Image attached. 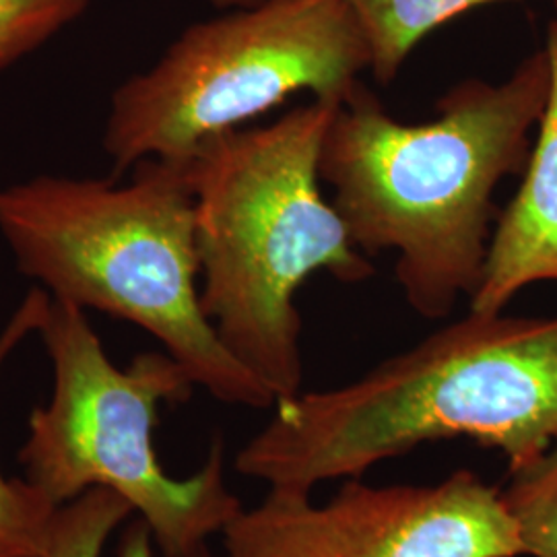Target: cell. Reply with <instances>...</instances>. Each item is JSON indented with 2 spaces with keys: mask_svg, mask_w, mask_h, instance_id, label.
I'll return each instance as SVG.
<instances>
[{
  "mask_svg": "<svg viewBox=\"0 0 557 557\" xmlns=\"http://www.w3.org/2000/svg\"><path fill=\"white\" fill-rule=\"evenodd\" d=\"M89 0H0V75L79 20Z\"/></svg>",
  "mask_w": 557,
  "mask_h": 557,
  "instance_id": "obj_13",
  "label": "cell"
},
{
  "mask_svg": "<svg viewBox=\"0 0 557 557\" xmlns=\"http://www.w3.org/2000/svg\"><path fill=\"white\" fill-rule=\"evenodd\" d=\"M498 448L510 473L557 444V319L469 310L358 380L278 400L236 455L242 478L312 494L423 444Z\"/></svg>",
  "mask_w": 557,
  "mask_h": 557,
  "instance_id": "obj_2",
  "label": "cell"
},
{
  "mask_svg": "<svg viewBox=\"0 0 557 557\" xmlns=\"http://www.w3.org/2000/svg\"><path fill=\"white\" fill-rule=\"evenodd\" d=\"M52 363V397L32 411L20 450L23 475L54 508L106 487L143 518L163 557H188L244 508L225 483L220 438L195 475L170 478L153 446L163 403L193 397L195 382L165 351L126 368L108 358L85 310L50 298L38 333Z\"/></svg>",
  "mask_w": 557,
  "mask_h": 557,
  "instance_id": "obj_5",
  "label": "cell"
},
{
  "mask_svg": "<svg viewBox=\"0 0 557 557\" xmlns=\"http://www.w3.org/2000/svg\"><path fill=\"white\" fill-rule=\"evenodd\" d=\"M133 517V506L116 492L87 490L60 506L40 549L29 557H101L108 541Z\"/></svg>",
  "mask_w": 557,
  "mask_h": 557,
  "instance_id": "obj_11",
  "label": "cell"
},
{
  "mask_svg": "<svg viewBox=\"0 0 557 557\" xmlns=\"http://www.w3.org/2000/svg\"><path fill=\"white\" fill-rule=\"evenodd\" d=\"M556 7H557V0H556Z\"/></svg>",
  "mask_w": 557,
  "mask_h": 557,
  "instance_id": "obj_16",
  "label": "cell"
},
{
  "mask_svg": "<svg viewBox=\"0 0 557 557\" xmlns=\"http://www.w3.org/2000/svg\"><path fill=\"white\" fill-rule=\"evenodd\" d=\"M156 549L158 547H156V541H153V535H151L147 522L135 515L122 527L114 557H158L156 556ZM188 557L223 556H215L209 547H202V549Z\"/></svg>",
  "mask_w": 557,
  "mask_h": 557,
  "instance_id": "obj_14",
  "label": "cell"
},
{
  "mask_svg": "<svg viewBox=\"0 0 557 557\" xmlns=\"http://www.w3.org/2000/svg\"><path fill=\"white\" fill-rule=\"evenodd\" d=\"M338 101L312 98L267 126L221 133L186 160L202 312L277 403L304 393L296 294L306 278L319 271L343 283L374 275L320 193V147Z\"/></svg>",
  "mask_w": 557,
  "mask_h": 557,
  "instance_id": "obj_3",
  "label": "cell"
},
{
  "mask_svg": "<svg viewBox=\"0 0 557 557\" xmlns=\"http://www.w3.org/2000/svg\"><path fill=\"white\" fill-rule=\"evenodd\" d=\"M508 0H345L370 50V73L388 85L425 36L448 21Z\"/></svg>",
  "mask_w": 557,
  "mask_h": 557,
  "instance_id": "obj_9",
  "label": "cell"
},
{
  "mask_svg": "<svg viewBox=\"0 0 557 557\" xmlns=\"http://www.w3.org/2000/svg\"><path fill=\"white\" fill-rule=\"evenodd\" d=\"M221 537L223 557L527 556L504 492L467 469L434 485L349 478L324 504L269 487Z\"/></svg>",
  "mask_w": 557,
  "mask_h": 557,
  "instance_id": "obj_7",
  "label": "cell"
},
{
  "mask_svg": "<svg viewBox=\"0 0 557 557\" xmlns=\"http://www.w3.org/2000/svg\"><path fill=\"white\" fill-rule=\"evenodd\" d=\"M213 7L218 9H225V11H234V9H248V7H255L262 0H209Z\"/></svg>",
  "mask_w": 557,
  "mask_h": 557,
  "instance_id": "obj_15",
  "label": "cell"
},
{
  "mask_svg": "<svg viewBox=\"0 0 557 557\" xmlns=\"http://www.w3.org/2000/svg\"><path fill=\"white\" fill-rule=\"evenodd\" d=\"M549 96L517 197L498 215L471 310L499 314L527 285L557 281V20L547 27Z\"/></svg>",
  "mask_w": 557,
  "mask_h": 557,
  "instance_id": "obj_8",
  "label": "cell"
},
{
  "mask_svg": "<svg viewBox=\"0 0 557 557\" xmlns=\"http://www.w3.org/2000/svg\"><path fill=\"white\" fill-rule=\"evenodd\" d=\"M549 83L539 50L502 83L460 81L428 122L393 119L361 81L338 101L320 180L366 257L397 252L398 285L419 317L446 319L478 292L498 218L494 193L524 174Z\"/></svg>",
  "mask_w": 557,
  "mask_h": 557,
  "instance_id": "obj_1",
  "label": "cell"
},
{
  "mask_svg": "<svg viewBox=\"0 0 557 557\" xmlns=\"http://www.w3.org/2000/svg\"><path fill=\"white\" fill-rule=\"evenodd\" d=\"M510 478L504 498L527 556L557 557V444Z\"/></svg>",
  "mask_w": 557,
  "mask_h": 557,
  "instance_id": "obj_12",
  "label": "cell"
},
{
  "mask_svg": "<svg viewBox=\"0 0 557 557\" xmlns=\"http://www.w3.org/2000/svg\"><path fill=\"white\" fill-rule=\"evenodd\" d=\"M50 294L34 287L0 333V370L25 337L38 333ZM59 508L23 478H9L0 469V557L34 556L44 543L48 524Z\"/></svg>",
  "mask_w": 557,
  "mask_h": 557,
  "instance_id": "obj_10",
  "label": "cell"
},
{
  "mask_svg": "<svg viewBox=\"0 0 557 557\" xmlns=\"http://www.w3.org/2000/svg\"><path fill=\"white\" fill-rule=\"evenodd\" d=\"M370 71L345 0H262L186 27L160 60L116 87L103 151L120 176L143 160L186 161L308 91L343 100Z\"/></svg>",
  "mask_w": 557,
  "mask_h": 557,
  "instance_id": "obj_6",
  "label": "cell"
},
{
  "mask_svg": "<svg viewBox=\"0 0 557 557\" xmlns=\"http://www.w3.org/2000/svg\"><path fill=\"white\" fill-rule=\"evenodd\" d=\"M0 236L50 298L137 324L221 403L275 407L202 312L188 161H139L126 184L36 176L2 186Z\"/></svg>",
  "mask_w": 557,
  "mask_h": 557,
  "instance_id": "obj_4",
  "label": "cell"
}]
</instances>
